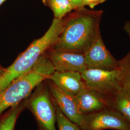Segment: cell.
I'll return each mask as SVG.
<instances>
[{
    "label": "cell",
    "mask_w": 130,
    "mask_h": 130,
    "mask_svg": "<svg viewBox=\"0 0 130 130\" xmlns=\"http://www.w3.org/2000/svg\"><path fill=\"white\" fill-rule=\"evenodd\" d=\"M101 10L85 8L75 10L64 18V25L50 49L84 54L100 34Z\"/></svg>",
    "instance_id": "cell-1"
},
{
    "label": "cell",
    "mask_w": 130,
    "mask_h": 130,
    "mask_svg": "<svg viewBox=\"0 0 130 130\" xmlns=\"http://www.w3.org/2000/svg\"><path fill=\"white\" fill-rule=\"evenodd\" d=\"M55 71L46 53L31 70L14 79L0 92V116L10 107L22 102L40 84L49 79Z\"/></svg>",
    "instance_id": "cell-2"
},
{
    "label": "cell",
    "mask_w": 130,
    "mask_h": 130,
    "mask_svg": "<svg viewBox=\"0 0 130 130\" xmlns=\"http://www.w3.org/2000/svg\"><path fill=\"white\" fill-rule=\"evenodd\" d=\"M64 18L54 19L44 35L33 42L12 65L4 70L0 79V92L14 79L31 70L40 58L53 46L62 29Z\"/></svg>",
    "instance_id": "cell-3"
},
{
    "label": "cell",
    "mask_w": 130,
    "mask_h": 130,
    "mask_svg": "<svg viewBox=\"0 0 130 130\" xmlns=\"http://www.w3.org/2000/svg\"><path fill=\"white\" fill-rule=\"evenodd\" d=\"M23 104L34 117L38 130H57L56 107L48 85L40 84Z\"/></svg>",
    "instance_id": "cell-4"
},
{
    "label": "cell",
    "mask_w": 130,
    "mask_h": 130,
    "mask_svg": "<svg viewBox=\"0 0 130 130\" xmlns=\"http://www.w3.org/2000/svg\"><path fill=\"white\" fill-rule=\"evenodd\" d=\"M121 72V64L119 68L114 70L87 69L81 75L86 87L98 92L105 99L120 87Z\"/></svg>",
    "instance_id": "cell-5"
},
{
    "label": "cell",
    "mask_w": 130,
    "mask_h": 130,
    "mask_svg": "<svg viewBox=\"0 0 130 130\" xmlns=\"http://www.w3.org/2000/svg\"><path fill=\"white\" fill-rule=\"evenodd\" d=\"M83 130H130V122L116 110L107 107L84 115Z\"/></svg>",
    "instance_id": "cell-6"
},
{
    "label": "cell",
    "mask_w": 130,
    "mask_h": 130,
    "mask_svg": "<svg viewBox=\"0 0 130 130\" xmlns=\"http://www.w3.org/2000/svg\"><path fill=\"white\" fill-rule=\"evenodd\" d=\"M84 55L87 69L114 70L121 66L120 60H117L106 48L101 34L95 38Z\"/></svg>",
    "instance_id": "cell-7"
},
{
    "label": "cell",
    "mask_w": 130,
    "mask_h": 130,
    "mask_svg": "<svg viewBox=\"0 0 130 130\" xmlns=\"http://www.w3.org/2000/svg\"><path fill=\"white\" fill-rule=\"evenodd\" d=\"M47 85L52 97L61 112L70 121L82 129L84 115L80 111L75 96L65 93L50 80Z\"/></svg>",
    "instance_id": "cell-8"
},
{
    "label": "cell",
    "mask_w": 130,
    "mask_h": 130,
    "mask_svg": "<svg viewBox=\"0 0 130 130\" xmlns=\"http://www.w3.org/2000/svg\"><path fill=\"white\" fill-rule=\"evenodd\" d=\"M46 55L56 71L82 73L87 69L84 54L50 49Z\"/></svg>",
    "instance_id": "cell-9"
},
{
    "label": "cell",
    "mask_w": 130,
    "mask_h": 130,
    "mask_svg": "<svg viewBox=\"0 0 130 130\" xmlns=\"http://www.w3.org/2000/svg\"><path fill=\"white\" fill-rule=\"evenodd\" d=\"M48 79L65 93L74 96L87 88L81 73L79 72L55 71Z\"/></svg>",
    "instance_id": "cell-10"
},
{
    "label": "cell",
    "mask_w": 130,
    "mask_h": 130,
    "mask_svg": "<svg viewBox=\"0 0 130 130\" xmlns=\"http://www.w3.org/2000/svg\"><path fill=\"white\" fill-rule=\"evenodd\" d=\"M105 99L108 107L119 112L130 122V87L123 78L122 72L120 87Z\"/></svg>",
    "instance_id": "cell-11"
},
{
    "label": "cell",
    "mask_w": 130,
    "mask_h": 130,
    "mask_svg": "<svg viewBox=\"0 0 130 130\" xmlns=\"http://www.w3.org/2000/svg\"><path fill=\"white\" fill-rule=\"evenodd\" d=\"M75 98L79 109L84 115L96 112L108 107L102 95L87 88L79 93Z\"/></svg>",
    "instance_id": "cell-12"
},
{
    "label": "cell",
    "mask_w": 130,
    "mask_h": 130,
    "mask_svg": "<svg viewBox=\"0 0 130 130\" xmlns=\"http://www.w3.org/2000/svg\"><path fill=\"white\" fill-rule=\"evenodd\" d=\"M43 4L53 11L54 19H63L73 9L69 0H42Z\"/></svg>",
    "instance_id": "cell-13"
},
{
    "label": "cell",
    "mask_w": 130,
    "mask_h": 130,
    "mask_svg": "<svg viewBox=\"0 0 130 130\" xmlns=\"http://www.w3.org/2000/svg\"><path fill=\"white\" fill-rule=\"evenodd\" d=\"M24 107L23 102L11 107L0 121V130H14L18 118Z\"/></svg>",
    "instance_id": "cell-14"
},
{
    "label": "cell",
    "mask_w": 130,
    "mask_h": 130,
    "mask_svg": "<svg viewBox=\"0 0 130 130\" xmlns=\"http://www.w3.org/2000/svg\"><path fill=\"white\" fill-rule=\"evenodd\" d=\"M54 102L56 107L57 130H83L67 119L61 112L54 101Z\"/></svg>",
    "instance_id": "cell-15"
},
{
    "label": "cell",
    "mask_w": 130,
    "mask_h": 130,
    "mask_svg": "<svg viewBox=\"0 0 130 130\" xmlns=\"http://www.w3.org/2000/svg\"><path fill=\"white\" fill-rule=\"evenodd\" d=\"M120 61L122 77L130 87V51Z\"/></svg>",
    "instance_id": "cell-16"
},
{
    "label": "cell",
    "mask_w": 130,
    "mask_h": 130,
    "mask_svg": "<svg viewBox=\"0 0 130 130\" xmlns=\"http://www.w3.org/2000/svg\"><path fill=\"white\" fill-rule=\"evenodd\" d=\"M107 0H82L84 6H88L93 9L96 5L103 3Z\"/></svg>",
    "instance_id": "cell-17"
},
{
    "label": "cell",
    "mask_w": 130,
    "mask_h": 130,
    "mask_svg": "<svg viewBox=\"0 0 130 130\" xmlns=\"http://www.w3.org/2000/svg\"><path fill=\"white\" fill-rule=\"evenodd\" d=\"M73 10H77L83 8L84 5L82 0H69Z\"/></svg>",
    "instance_id": "cell-18"
},
{
    "label": "cell",
    "mask_w": 130,
    "mask_h": 130,
    "mask_svg": "<svg viewBox=\"0 0 130 130\" xmlns=\"http://www.w3.org/2000/svg\"><path fill=\"white\" fill-rule=\"evenodd\" d=\"M124 29L126 31V32L127 33V34H128L129 37L130 38V22L127 21L126 22L124 26Z\"/></svg>",
    "instance_id": "cell-19"
},
{
    "label": "cell",
    "mask_w": 130,
    "mask_h": 130,
    "mask_svg": "<svg viewBox=\"0 0 130 130\" xmlns=\"http://www.w3.org/2000/svg\"><path fill=\"white\" fill-rule=\"evenodd\" d=\"M4 70H3V69H2L0 68V79H1V77H2V75H3L4 72Z\"/></svg>",
    "instance_id": "cell-20"
},
{
    "label": "cell",
    "mask_w": 130,
    "mask_h": 130,
    "mask_svg": "<svg viewBox=\"0 0 130 130\" xmlns=\"http://www.w3.org/2000/svg\"><path fill=\"white\" fill-rule=\"evenodd\" d=\"M6 0H0V6L5 2Z\"/></svg>",
    "instance_id": "cell-21"
}]
</instances>
